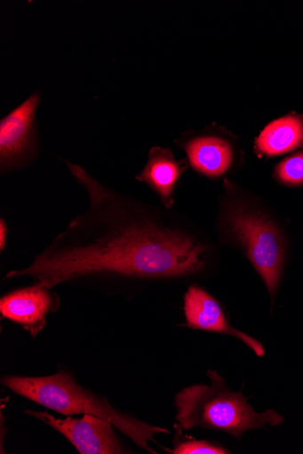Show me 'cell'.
<instances>
[{
	"mask_svg": "<svg viewBox=\"0 0 303 454\" xmlns=\"http://www.w3.org/2000/svg\"><path fill=\"white\" fill-rule=\"evenodd\" d=\"M275 177L286 186L303 185V150L281 161L275 168Z\"/></svg>",
	"mask_w": 303,
	"mask_h": 454,
	"instance_id": "7c38bea8",
	"label": "cell"
},
{
	"mask_svg": "<svg viewBox=\"0 0 303 454\" xmlns=\"http://www.w3.org/2000/svg\"><path fill=\"white\" fill-rule=\"evenodd\" d=\"M60 306V297L53 288L33 283L4 295L0 300V313L36 339Z\"/></svg>",
	"mask_w": 303,
	"mask_h": 454,
	"instance_id": "52a82bcc",
	"label": "cell"
},
{
	"mask_svg": "<svg viewBox=\"0 0 303 454\" xmlns=\"http://www.w3.org/2000/svg\"><path fill=\"white\" fill-rule=\"evenodd\" d=\"M187 168V160H177L170 149L153 147L148 164L137 180L148 184L165 208L171 209L175 202L176 188Z\"/></svg>",
	"mask_w": 303,
	"mask_h": 454,
	"instance_id": "9c48e42d",
	"label": "cell"
},
{
	"mask_svg": "<svg viewBox=\"0 0 303 454\" xmlns=\"http://www.w3.org/2000/svg\"><path fill=\"white\" fill-rule=\"evenodd\" d=\"M71 175L88 192L90 208L23 269L4 279L28 278L54 288L72 285L110 297H128L135 284L187 278L201 273L207 247L178 228L148 217L137 201L104 185L78 164Z\"/></svg>",
	"mask_w": 303,
	"mask_h": 454,
	"instance_id": "6da1fadb",
	"label": "cell"
},
{
	"mask_svg": "<svg viewBox=\"0 0 303 454\" xmlns=\"http://www.w3.org/2000/svg\"><path fill=\"white\" fill-rule=\"evenodd\" d=\"M184 309L188 327L234 337L243 342L256 356H265L263 344L234 327L227 319L219 303L197 285L188 288L185 295Z\"/></svg>",
	"mask_w": 303,
	"mask_h": 454,
	"instance_id": "ba28073f",
	"label": "cell"
},
{
	"mask_svg": "<svg viewBox=\"0 0 303 454\" xmlns=\"http://www.w3.org/2000/svg\"><path fill=\"white\" fill-rule=\"evenodd\" d=\"M227 223L275 301L286 260V243L281 231L265 215L239 203L229 205Z\"/></svg>",
	"mask_w": 303,
	"mask_h": 454,
	"instance_id": "277c9868",
	"label": "cell"
},
{
	"mask_svg": "<svg viewBox=\"0 0 303 454\" xmlns=\"http://www.w3.org/2000/svg\"><path fill=\"white\" fill-rule=\"evenodd\" d=\"M25 414L62 434L80 454L128 453L108 421L92 415L57 419L44 411L28 409Z\"/></svg>",
	"mask_w": 303,
	"mask_h": 454,
	"instance_id": "5b68a950",
	"label": "cell"
},
{
	"mask_svg": "<svg viewBox=\"0 0 303 454\" xmlns=\"http://www.w3.org/2000/svg\"><path fill=\"white\" fill-rule=\"evenodd\" d=\"M2 384L15 395L65 417L92 415L111 423L116 430L149 453L157 452L149 445L155 434L167 429L148 424L110 403L108 399L81 386L71 371L60 368L45 377L6 375Z\"/></svg>",
	"mask_w": 303,
	"mask_h": 454,
	"instance_id": "7a4b0ae2",
	"label": "cell"
},
{
	"mask_svg": "<svg viewBox=\"0 0 303 454\" xmlns=\"http://www.w3.org/2000/svg\"><path fill=\"white\" fill-rule=\"evenodd\" d=\"M40 101L36 92L0 121V170L3 174L21 168L34 158L36 113Z\"/></svg>",
	"mask_w": 303,
	"mask_h": 454,
	"instance_id": "8992f818",
	"label": "cell"
},
{
	"mask_svg": "<svg viewBox=\"0 0 303 454\" xmlns=\"http://www.w3.org/2000/svg\"><path fill=\"white\" fill-rule=\"evenodd\" d=\"M207 376L210 386L194 385L176 395V420L182 429L219 430L240 440L247 431L264 428L267 425L277 427L284 421L272 409L262 414L256 412L242 392H233L226 386L218 371L209 369Z\"/></svg>",
	"mask_w": 303,
	"mask_h": 454,
	"instance_id": "3957f363",
	"label": "cell"
},
{
	"mask_svg": "<svg viewBox=\"0 0 303 454\" xmlns=\"http://www.w3.org/2000/svg\"><path fill=\"white\" fill-rule=\"evenodd\" d=\"M172 454H229L227 449L219 443L204 440H189L180 442L172 450H167Z\"/></svg>",
	"mask_w": 303,
	"mask_h": 454,
	"instance_id": "4fadbf2b",
	"label": "cell"
},
{
	"mask_svg": "<svg viewBox=\"0 0 303 454\" xmlns=\"http://www.w3.org/2000/svg\"><path fill=\"white\" fill-rule=\"evenodd\" d=\"M303 147V114H290L273 121L255 142L259 155L279 156Z\"/></svg>",
	"mask_w": 303,
	"mask_h": 454,
	"instance_id": "8fae6325",
	"label": "cell"
},
{
	"mask_svg": "<svg viewBox=\"0 0 303 454\" xmlns=\"http://www.w3.org/2000/svg\"><path fill=\"white\" fill-rule=\"evenodd\" d=\"M8 225L6 222L0 220V251L4 252L7 244Z\"/></svg>",
	"mask_w": 303,
	"mask_h": 454,
	"instance_id": "5bb4252c",
	"label": "cell"
},
{
	"mask_svg": "<svg viewBox=\"0 0 303 454\" xmlns=\"http://www.w3.org/2000/svg\"><path fill=\"white\" fill-rule=\"evenodd\" d=\"M192 168L198 173L211 177L226 174L233 161V149L226 140L203 135L187 140L184 144Z\"/></svg>",
	"mask_w": 303,
	"mask_h": 454,
	"instance_id": "30bf717a",
	"label": "cell"
}]
</instances>
